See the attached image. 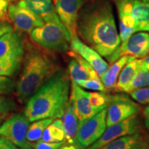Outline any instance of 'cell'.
Returning <instances> with one entry per match:
<instances>
[{
	"label": "cell",
	"instance_id": "3957f363",
	"mask_svg": "<svg viewBox=\"0 0 149 149\" xmlns=\"http://www.w3.org/2000/svg\"><path fill=\"white\" fill-rule=\"evenodd\" d=\"M58 70L55 63L44 53L30 50L24 57L23 69L16 84L18 101L22 104L27 102Z\"/></svg>",
	"mask_w": 149,
	"mask_h": 149
},
{
	"label": "cell",
	"instance_id": "836d02e7",
	"mask_svg": "<svg viewBox=\"0 0 149 149\" xmlns=\"http://www.w3.org/2000/svg\"><path fill=\"white\" fill-rule=\"evenodd\" d=\"M139 70L149 71V55L144 58L139 59Z\"/></svg>",
	"mask_w": 149,
	"mask_h": 149
},
{
	"label": "cell",
	"instance_id": "e0dca14e",
	"mask_svg": "<svg viewBox=\"0 0 149 149\" xmlns=\"http://www.w3.org/2000/svg\"><path fill=\"white\" fill-rule=\"evenodd\" d=\"M60 119L64 126L65 140L68 143H75L80 123L70 98Z\"/></svg>",
	"mask_w": 149,
	"mask_h": 149
},
{
	"label": "cell",
	"instance_id": "b9f144b4",
	"mask_svg": "<svg viewBox=\"0 0 149 149\" xmlns=\"http://www.w3.org/2000/svg\"><path fill=\"white\" fill-rule=\"evenodd\" d=\"M27 149H33L32 148H31V147H30V148H27Z\"/></svg>",
	"mask_w": 149,
	"mask_h": 149
},
{
	"label": "cell",
	"instance_id": "f546056e",
	"mask_svg": "<svg viewBox=\"0 0 149 149\" xmlns=\"http://www.w3.org/2000/svg\"><path fill=\"white\" fill-rule=\"evenodd\" d=\"M16 83L12 78L0 75V94L10 95L15 91Z\"/></svg>",
	"mask_w": 149,
	"mask_h": 149
},
{
	"label": "cell",
	"instance_id": "9c48e42d",
	"mask_svg": "<svg viewBox=\"0 0 149 149\" xmlns=\"http://www.w3.org/2000/svg\"><path fill=\"white\" fill-rule=\"evenodd\" d=\"M149 55V33L140 32L133 34L123 42L115 53L108 59L111 64L122 56H132L135 58H144Z\"/></svg>",
	"mask_w": 149,
	"mask_h": 149
},
{
	"label": "cell",
	"instance_id": "8d00e7d4",
	"mask_svg": "<svg viewBox=\"0 0 149 149\" xmlns=\"http://www.w3.org/2000/svg\"><path fill=\"white\" fill-rule=\"evenodd\" d=\"M9 0H0V11L6 14L8 7Z\"/></svg>",
	"mask_w": 149,
	"mask_h": 149
},
{
	"label": "cell",
	"instance_id": "8fae6325",
	"mask_svg": "<svg viewBox=\"0 0 149 149\" xmlns=\"http://www.w3.org/2000/svg\"><path fill=\"white\" fill-rule=\"evenodd\" d=\"M24 54V41L17 32L13 30L0 37V59L21 64Z\"/></svg>",
	"mask_w": 149,
	"mask_h": 149
},
{
	"label": "cell",
	"instance_id": "484cf974",
	"mask_svg": "<svg viewBox=\"0 0 149 149\" xmlns=\"http://www.w3.org/2000/svg\"><path fill=\"white\" fill-rule=\"evenodd\" d=\"M149 86V72L148 70H139L130 83L128 93L144 87Z\"/></svg>",
	"mask_w": 149,
	"mask_h": 149
},
{
	"label": "cell",
	"instance_id": "ab89813d",
	"mask_svg": "<svg viewBox=\"0 0 149 149\" xmlns=\"http://www.w3.org/2000/svg\"><path fill=\"white\" fill-rule=\"evenodd\" d=\"M0 19L3 20V21L6 20L7 19V15L3 13L0 11Z\"/></svg>",
	"mask_w": 149,
	"mask_h": 149
},
{
	"label": "cell",
	"instance_id": "6da1fadb",
	"mask_svg": "<svg viewBox=\"0 0 149 149\" xmlns=\"http://www.w3.org/2000/svg\"><path fill=\"white\" fill-rule=\"evenodd\" d=\"M80 37L107 59L120 47L121 40L109 2L98 3L85 12L77 23Z\"/></svg>",
	"mask_w": 149,
	"mask_h": 149
},
{
	"label": "cell",
	"instance_id": "d590c367",
	"mask_svg": "<svg viewBox=\"0 0 149 149\" xmlns=\"http://www.w3.org/2000/svg\"><path fill=\"white\" fill-rule=\"evenodd\" d=\"M11 31H13V29L10 25L6 24H0V37L5 33L10 32Z\"/></svg>",
	"mask_w": 149,
	"mask_h": 149
},
{
	"label": "cell",
	"instance_id": "ba28073f",
	"mask_svg": "<svg viewBox=\"0 0 149 149\" xmlns=\"http://www.w3.org/2000/svg\"><path fill=\"white\" fill-rule=\"evenodd\" d=\"M140 107L124 95H110L107 107V126H110L138 113Z\"/></svg>",
	"mask_w": 149,
	"mask_h": 149
},
{
	"label": "cell",
	"instance_id": "603a6c76",
	"mask_svg": "<svg viewBox=\"0 0 149 149\" xmlns=\"http://www.w3.org/2000/svg\"><path fill=\"white\" fill-rule=\"evenodd\" d=\"M41 140L46 142H59L65 140V133L60 118L53 120L43 133Z\"/></svg>",
	"mask_w": 149,
	"mask_h": 149
},
{
	"label": "cell",
	"instance_id": "ffe728a7",
	"mask_svg": "<svg viewBox=\"0 0 149 149\" xmlns=\"http://www.w3.org/2000/svg\"><path fill=\"white\" fill-rule=\"evenodd\" d=\"M139 70V59H135L128 62L121 70L118 80L113 89L117 92L128 93L130 83Z\"/></svg>",
	"mask_w": 149,
	"mask_h": 149
},
{
	"label": "cell",
	"instance_id": "4316f807",
	"mask_svg": "<svg viewBox=\"0 0 149 149\" xmlns=\"http://www.w3.org/2000/svg\"><path fill=\"white\" fill-rule=\"evenodd\" d=\"M21 64L0 59V75L13 77L19 70Z\"/></svg>",
	"mask_w": 149,
	"mask_h": 149
},
{
	"label": "cell",
	"instance_id": "e575fe53",
	"mask_svg": "<svg viewBox=\"0 0 149 149\" xmlns=\"http://www.w3.org/2000/svg\"><path fill=\"white\" fill-rule=\"evenodd\" d=\"M58 149H83L77 142L75 143H68L65 141L62 146L59 147Z\"/></svg>",
	"mask_w": 149,
	"mask_h": 149
},
{
	"label": "cell",
	"instance_id": "52a82bcc",
	"mask_svg": "<svg viewBox=\"0 0 149 149\" xmlns=\"http://www.w3.org/2000/svg\"><path fill=\"white\" fill-rule=\"evenodd\" d=\"M107 107L80 124L76 142L86 149L95 142L107 128Z\"/></svg>",
	"mask_w": 149,
	"mask_h": 149
},
{
	"label": "cell",
	"instance_id": "cb8c5ba5",
	"mask_svg": "<svg viewBox=\"0 0 149 149\" xmlns=\"http://www.w3.org/2000/svg\"><path fill=\"white\" fill-rule=\"evenodd\" d=\"M53 119L46 118L37 121H35L29 126L26 138L29 142H35L41 140L44 131L51 123Z\"/></svg>",
	"mask_w": 149,
	"mask_h": 149
},
{
	"label": "cell",
	"instance_id": "7402d4cb",
	"mask_svg": "<svg viewBox=\"0 0 149 149\" xmlns=\"http://www.w3.org/2000/svg\"><path fill=\"white\" fill-rule=\"evenodd\" d=\"M144 137L139 133L119 137L99 149H140Z\"/></svg>",
	"mask_w": 149,
	"mask_h": 149
},
{
	"label": "cell",
	"instance_id": "74e56055",
	"mask_svg": "<svg viewBox=\"0 0 149 149\" xmlns=\"http://www.w3.org/2000/svg\"><path fill=\"white\" fill-rule=\"evenodd\" d=\"M144 122L145 126L149 131V105L145 108L144 111Z\"/></svg>",
	"mask_w": 149,
	"mask_h": 149
},
{
	"label": "cell",
	"instance_id": "d4e9b609",
	"mask_svg": "<svg viewBox=\"0 0 149 149\" xmlns=\"http://www.w3.org/2000/svg\"><path fill=\"white\" fill-rule=\"evenodd\" d=\"M17 106L12 99L0 94V125L13 115Z\"/></svg>",
	"mask_w": 149,
	"mask_h": 149
},
{
	"label": "cell",
	"instance_id": "7bdbcfd3",
	"mask_svg": "<svg viewBox=\"0 0 149 149\" xmlns=\"http://www.w3.org/2000/svg\"><path fill=\"white\" fill-rule=\"evenodd\" d=\"M14 1V0H9V1Z\"/></svg>",
	"mask_w": 149,
	"mask_h": 149
},
{
	"label": "cell",
	"instance_id": "83f0119b",
	"mask_svg": "<svg viewBox=\"0 0 149 149\" xmlns=\"http://www.w3.org/2000/svg\"><path fill=\"white\" fill-rule=\"evenodd\" d=\"M76 84L79 86L81 88L86 89H90V90L102 91L104 92L106 91V88L100 79H90L85 80H77L76 81H72Z\"/></svg>",
	"mask_w": 149,
	"mask_h": 149
},
{
	"label": "cell",
	"instance_id": "f1b7e54d",
	"mask_svg": "<svg viewBox=\"0 0 149 149\" xmlns=\"http://www.w3.org/2000/svg\"><path fill=\"white\" fill-rule=\"evenodd\" d=\"M110 95L104 93L93 92L89 93V101L93 107H107L109 101Z\"/></svg>",
	"mask_w": 149,
	"mask_h": 149
},
{
	"label": "cell",
	"instance_id": "d6a6232c",
	"mask_svg": "<svg viewBox=\"0 0 149 149\" xmlns=\"http://www.w3.org/2000/svg\"><path fill=\"white\" fill-rule=\"evenodd\" d=\"M0 149H19V148L4 137H0Z\"/></svg>",
	"mask_w": 149,
	"mask_h": 149
},
{
	"label": "cell",
	"instance_id": "1f68e13d",
	"mask_svg": "<svg viewBox=\"0 0 149 149\" xmlns=\"http://www.w3.org/2000/svg\"><path fill=\"white\" fill-rule=\"evenodd\" d=\"M65 141L66 140L59 142H46L42 140H39L35 142L29 143L33 149H58L64 144Z\"/></svg>",
	"mask_w": 149,
	"mask_h": 149
},
{
	"label": "cell",
	"instance_id": "5bb4252c",
	"mask_svg": "<svg viewBox=\"0 0 149 149\" xmlns=\"http://www.w3.org/2000/svg\"><path fill=\"white\" fill-rule=\"evenodd\" d=\"M70 46L72 51L85 59L94 68L99 77H101L109 68V64L101 55L91 46L81 42L77 36L70 38Z\"/></svg>",
	"mask_w": 149,
	"mask_h": 149
},
{
	"label": "cell",
	"instance_id": "f35d334b",
	"mask_svg": "<svg viewBox=\"0 0 149 149\" xmlns=\"http://www.w3.org/2000/svg\"><path fill=\"white\" fill-rule=\"evenodd\" d=\"M140 149H149V136H146V137H144L142 146Z\"/></svg>",
	"mask_w": 149,
	"mask_h": 149
},
{
	"label": "cell",
	"instance_id": "5b68a950",
	"mask_svg": "<svg viewBox=\"0 0 149 149\" xmlns=\"http://www.w3.org/2000/svg\"><path fill=\"white\" fill-rule=\"evenodd\" d=\"M29 120L24 114H14L0 125V137L8 139L19 149L31 147L26 135L29 126Z\"/></svg>",
	"mask_w": 149,
	"mask_h": 149
},
{
	"label": "cell",
	"instance_id": "4fadbf2b",
	"mask_svg": "<svg viewBox=\"0 0 149 149\" xmlns=\"http://www.w3.org/2000/svg\"><path fill=\"white\" fill-rule=\"evenodd\" d=\"M88 95L89 92L83 90L79 86L72 81L70 100L73 104L80 124L106 108L93 107L89 101Z\"/></svg>",
	"mask_w": 149,
	"mask_h": 149
},
{
	"label": "cell",
	"instance_id": "44dd1931",
	"mask_svg": "<svg viewBox=\"0 0 149 149\" xmlns=\"http://www.w3.org/2000/svg\"><path fill=\"white\" fill-rule=\"evenodd\" d=\"M132 16L135 22L136 32L149 31V3L134 0Z\"/></svg>",
	"mask_w": 149,
	"mask_h": 149
},
{
	"label": "cell",
	"instance_id": "9a60e30c",
	"mask_svg": "<svg viewBox=\"0 0 149 149\" xmlns=\"http://www.w3.org/2000/svg\"><path fill=\"white\" fill-rule=\"evenodd\" d=\"M134 0H117L116 4L120 19V37L125 42L136 33L135 22L132 16Z\"/></svg>",
	"mask_w": 149,
	"mask_h": 149
},
{
	"label": "cell",
	"instance_id": "30bf717a",
	"mask_svg": "<svg viewBox=\"0 0 149 149\" xmlns=\"http://www.w3.org/2000/svg\"><path fill=\"white\" fill-rule=\"evenodd\" d=\"M139 119L137 114L113 125L108 126L101 137L86 149H99L110 141L123 136L139 133Z\"/></svg>",
	"mask_w": 149,
	"mask_h": 149
},
{
	"label": "cell",
	"instance_id": "ac0fdd59",
	"mask_svg": "<svg viewBox=\"0 0 149 149\" xmlns=\"http://www.w3.org/2000/svg\"><path fill=\"white\" fill-rule=\"evenodd\" d=\"M26 5L44 22L59 18L51 0H24Z\"/></svg>",
	"mask_w": 149,
	"mask_h": 149
},
{
	"label": "cell",
	"instance_id": "ee69618b",
	"mask_svg": "<svg viewBox=\"0 0 149 149\" xmlns=\"http://www.w3.org/2000/svg\"><path fill=\"white\" fill-rule=\"evenodd\" d=\"M54 1H56V0H54Z\"/></svg>",
	"mask_w": 149,
	"mask_h": 149
},
{
	"label": "cell",
	"instance_id": "d6986e66",
	"mask_svg": "<svg viewBox=\"0 0 149 149\" xmlns=\"http://www.w3.org/2000/svg\"><path fill=\"white\" fill-rule=\"evenodd\" d=\"M136 58L132 56H122L117 61H115L108 70L100 77L102 82L106 89H113L116 84L117 77L121 70L128 62L134 60Z\"/></svg>",
	"mask_w": 149,
	"mask_h": 149
},
{
	"label": "cell",
	"instance_id": "4dcf8cb0",
	"mask_svg": "<svg viewBox=\"0 0 149 149\" xmlns=\"http://www.w3.org/2000/svg\"><path fill=\"white\" fill-rule=\"evenodd\" d=\"M130 97L141 104H146L149 103V86L144 87L130 93Z\"/></svg>",
	"mask_w": 149,
	"mask_h": 149
},
{
	"label": "cell",
	"instance_id": "7a4b0ae2",
	"mask_svg": "<svg viewBox=\"0 0 149 149\" xmlns=\"http://www.w3.org/2000/svg\"><path fill=\"white\" fill-rule=\"evenodd\" d=\"M69 76L59 70L28 100L24 115L30 122L60 118L69 100Z\"/></svg>",
	"mask_w": 149,
	"mask_h": 149
},
{
	"label": "cell",
	"instance_id": "2e32d148",
	"mask_svg": "<svg viewBox=\"0 0 149 149\" xmlns=\"http://www.w3.org/2000/svg\"><path fill=\"white\" fill-rule=\"evenodd\" d=\"M70 55L74 57L68 64V72L72 81L90 79H100L89 63L72 51Z\"/></svg>",
	"mask_w": 149,
	"mask_h": 149
},
{
	"label": "cell",
	"instance_id": "60d3db41",
	"mask_svg": "<svg viewBox=\"0 0 149 149\" xmlns=\"http://www.w3.org/2000/svg\"><path fill=\"white\" fill-rule=\"evenodd\" d=\"M143 1H144V2H148L149 3V0H142Z\"/></svg>",
	"mask_w": 149,
	"mask_h": 149
},
{
	"label": "cell",
	"instance_id": "7c38bea8",
	"mask_svg": "<svg viewBox=\"0 0 149 149\" xmlns=\"http://www.w3.org/2000/svg\"><path fill=\"white\" fill-rule=\"evenodd\" d=\"M55 10L69 33L70 38L77 36L78 13L83 0H56Z\"/></svg>",
	"mask_w": 149,
	"mask_h": 149
},
{
	"label": "cell",
	"instance_id": "8992f818",
	"mask_svg": "<svg viewBox=\"0 0 149 149\" xmlns=\"http://www.w3.org/2000/svg\"><path fill=\"white\" fill-rule=\"evenodd\" d=\"M8 16L14 26L20 32L31 33L45 22L26 5L24 0L8 5Z\"/></svg>",
	"mask_w": 149,
	"mask_h": 149
},
{
	"label": "cell",
	"instance_id": "277c9868",
	"mask_svg": "<svg viewBox=\"0 0 149 149\" xmlns=\"http://www.w3.org/2000/svg\"><path fill=\"white\" fill-rule=\"evenodd\" d=\"M30 35L35 43L51 51H66L70 43L69 33L59 18L46 22L43 26L35 29Z\"/></svg>",
	"mask_w": 149,
	"mask_h": 149
}]
</instances>
